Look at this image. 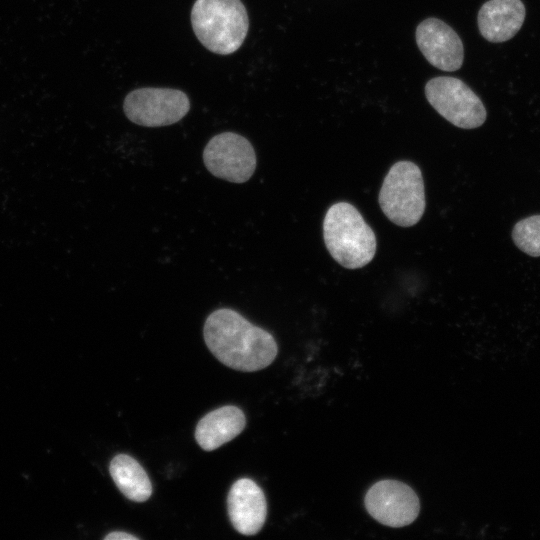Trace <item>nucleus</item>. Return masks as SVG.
<instances>
[{
	"instance_id": "obj_1",
	"label": "nucleus",
	"mask_w": 540,
	"mask_h": 540,
	"mask_svg": "<svg viewBox=\"0 0 540 540\" xmlns=\"http://www.w3.org/2000/svg\"><path fill=\"white\" fill-rule=\"evenodd\" d=\"M203 335L210 352L224 365L239 371L264 369L278 352L268 331L230 308H219L208 315Z\"/></svg>"
},
{
	"instance_id": "obj_2",
	"label": "nucleus",
	"mask_w": 540,
	"mask_h": 540,
	"mask_svg": "<svg viewBox=\"0 0 540 540\" xmlns=\"http://www.w3.org/2000/svg\"><path fill=\"white\" fill-rule=\"evenodd\" d=\"M323 237L330 255L344 268H361L375 256L376 235L350 203L337 202L329 207L323 220Z\"/></svg>"
},
{
	"instance_id": "obj_3",
	"label": "nucleus",
	"mask_w": 540,
	"mask_h": 540,
	"mask_svg": "<svg viewBox=\"0 0 540 540\" xmlns=\"http://www.w3.org/2000/svg\"><path fill=\"white\" fill-rule=\"evenodd\" d=\"M191 24L205 48L228 55L244 42L249 19L240 0H196L191 10Z\"/></svg>"
},
{
	"instance_id": "obj_4",
	"label": "nucleus",
	"mask_w": 540,
	"mask_h": 540,
	"mask_svg": "<svg viewBox=\"0 0 540 540\" xmlns=\"http://www.w3.org/2000/svg\"><path fill=\"white\" fill-rule=\"evenodd\" d=\"M378 202L384 215L394 224L401 227L417 224L426 206L420 168L407 160L393 164L384 178Z\"/></svg>"
},
{
	"instance_id": "obj_5",
	"label": "nucleus",
	"mask_w": 540,
	"mask_h": 540,
	"mask_svg": "<svg viewBox=\"0 0 540 540\" xmlns=\"http://www.w3.org/2000/svg\"><path fill=\"white\" fill-rule=\"evenodd\" d=\"M425 95L431 106L456 127L474 129L486 120L481 99L458 78H432L425 86Z\"/></svg>"
},
{
	"instance_id": "obj_6",
	"label": "nucleus",
	"mask_w": 540,
	"mask_h": 540,
	"mask_svg": "<svg viewBox=\"0 0 540 540\" xmlns=\"http://www.w3.org/2000/svg\"><path fill=\"white\" fill-rule=\"evenodd\" d=\"M188 96L171 88H139L124 100L123 110L133 123L144 127H162L180 121L189 111Z\"/></svg>"
},
{
	"instance_id": "obj_7",
	"label": "nucleus",
	"mask_w": 540,
	"mask_h": 540,
	"mask_svg": "<svg viewBox=\"0 0 540 540\" xmlns=\"http://www.w3.org/2000/svg\"><path fill=\"white\" fill-rule=\"evenodd\" d=\"M207 170L232 183L248 181L256 169V153L248 139L234 132L212 137L203 150Z\"/></svg>"
},
{
	"instance_id": "obj_8",
	"label": "nucleus",
	"mask_w": 540,
	"mask_h": 540,
	"mask_svg": "<svg viewBox=\"0 0 540 540\" xmlns=\"http://www.w3.org/2000/svg\"><path fill=\"white\" fill-rule=\"evenodd\" d=\"M365 507L381 524L403 527L411 524L420 510L419 499L414 490L397 480H382L367 491Z\"/></svg>"
},
{
	"instance_id": "obj_9",
	"label": "nucleus",
	"mask_w": 540,
	"mask_h": 540,
	"mask_svg": "<svg viewBox=\"0 0 540 540\" xmlns=\"http://www.w3.org/2000/svg\"><path fill=\"white\" fill-rule=\"evenodd\" d=\"M418 48L434 67L442 71L458 70L464 60L463 43L458 34L445 22L427 18L416 28Z\"/></svg>"
},
{
	"instance_id": "obj_10",
	"label": "nucleus",
	"mask_w": 540,
	"mask_h": 540,
	"mask_svg": "<svg viewBox=\"0 0 540 540\" xmlns=\"http://www.w3.org/2000/svg\"><path fill=\"white\" fill-rule=\"evenodd\" d=\"M227 510L234 529L243 535H255L263 527L267 504L264 492L251 479L234 482L227 497Z\"/></svg>"
},
{
	"instance_id": "obj_11",
	"label": "nucleus",
	"mask_w": 540,
	"mask_h": 540,
	"mask_svg": "<svg viewBox=\"0 0 540 540\" xmlns=\"http://www.w3.org/2000/svg\"><path fill=\"white\" fill-rule=\"evenodd\" d=\"M525 14L521 0H489L478 12V28L487 41L505 42L520 30Z\"/></svg>"
},
{
	"instance_id": "obj_12",
	"label": "nucleus",
	"mask_w": 540,
	"mask_h": 540,
	"mask_svg": "<svg viewBox=\"0 0 540 540\" xmlns=\"http://www.w3.org/2000/svg\"><path fill=\"white\" fill-rule=\"evenodd\" d=\"M246 425L243 411L234 405L215 409L197 423L195 439L205 451H212L238 436Z\"/></svg>"
},
{
	"instance_id": "obj_13",
	"label": "nucleus",
	"mask_w": 540,
	"mask_h": 540,
	"mask_svg": "<svg viewBox=\"0 0 540 540\" xmlns=\"http://www.w3.org/2000/svg\"><path fill=\"white\" fill-rule=\"evenodd\" d=\"M110 474L122 494L131 501L144 502L152 494L150 479L131 456L118 454L110 462Z\"/></svg>"
},
{
	"instance_id": "obj_14",
	"label": "nucleus",
	"mask_w": 540,
	"mask_h": 540,
	"mask_svg": "<svg viewBox=\"0 0 540 540\" xmlns=\"http://www.w3.org/2000/svg\"><path fill=\"white\" fill-rule=\"evenodd\" d=\"M512 239L525 254L540 257V214L519 220L513 227Z\"/></svg>"
},
{
	"instance_id": "obj_15",
	"label": "nucleus",
	"mask_w": 540,
	"mask_h": 540,
	"mask_svg": "<svg viewBox=\"0 0 540 540\" xmlns=\"http://www.w3.org/2000/svg\"><path fill=\"white\" fill-rule=\"evenodd\" d=\"M104 539L106 540H138L139 538L123 531H114L106 535Z\"/></svg>"
}]
</instances>
